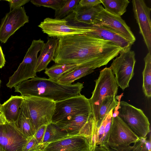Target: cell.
<instances>
[{
	"label": "cell",
	"instance_id": "d6986e66",
	"mask_svg": "<svg viewBox=\"0 0 151 151\" xmlns=\"http://www.w3.org/2000/svg\"><path fill=\"white\" fill-rule=\"evenodd\" d=\"M24 100V98L21 96H11L8 100L1 105L0 111L7 122L15 123L17 121Z\"/></svg>",
	"mask_w": 151,
	"mask_h": 151
},
{
	"label": "cell",
	"instance_id": "f546056e",
	"mask_svg": "<svg viewBox=\"0 0 151 151\" xmlns=\"http://www.w3.org/2000/svg\"><path fill=\"white\" fill-rule=\"evenodd\" d=\"M80 0H66L62 7L55 12V18L61 19L72 12L78 4Z\"/></svg>",
	"mask_w": 151,
	"mask_h": 151
},
{
	"label": "cell",
	"instance_id": "cb8c5ba5",
	"mask_svg": "<svg viewBox=\"0 0 151 151\" xmlns=\"http://www.w3.org/2000/svg\"><path fill=\"white\" fill-rule=\"evenodd\" d=\"M118 102L116 96H107L102 101L99 108L98 120L95 127L94 136L96 143L98 128L107 114L111 110L115 109L118 104Z\"/></svg>",
	"mask_w": 151,
	"mask_h": 151
},
{
	"label": "cell",
	"instance_id": "e575fe53",
	"mask_svg": "<svg viewBox=\"0 0 151 151\" xmlns=\"http://www.w3.org/2000/svg\"><path fill=\"white\" fill-rule=\"evenodd\" d=\"M101 3V0H81L78 4L81 6L93 7Z\"/></svg>",
	"mask_w": 151,
	"mask_h": 151
},
{
	"label": "cell",
	"instance_id": "9c48e42d",
	"mask_svg": "<svg viewBox=\"0 0 151 151\" xmlns=\"http://www.w3.org/2000/svg\"><path fill=\"white\" fill-rule=\"evenodd\" d=\"M119 55L113 59L110 68L116 83L123 90L128 87L129 82L134 75L136 62L135 53L131 50L122 51Z\"/></svg>",
	"mask_w": 151,
	"mask_h": 151
},
{
	"label": "cell",
	"instance_id": "f35d334b",
	"mask_svg": "<svg viewBox=\"0 0 151 151\" xmlns=\"http://www.w3.org/2000/svg\"><path fill=\"white\" fill-rule=\"evenodd\" d=\"M0 151H5L0 146Z\"/></svg>",
	"mask_w": 151,
	"mask_h": 151
},
{
	"label": "cell",
	"instance_id": "60d3db41",
	"mask_svg": "<svg viewBox=\"0 0 151 151\" xmlns=\"http://www.w3.org/2000/svg\"><path fill=\"white\" fill-rule=\"evenodd\" d=\"M1 80L0 79V85H1Z\"/></svg>",
	"mask_w": 151,
	"mask_h": 151
},
{
	"label": "cell",
	"instance_id": "6da1fadb",
	"mask_svg": "<svg viewBox=\"0 0 151 151\" xmlns=\"http://www.w3.org/2000/svg\"><path fill=\"white\" fill-rule=\"evenodd\" d=\"M111 42L86 34L59 38L53 61L57 64L106 65L122 51Z\"/></svg>",
	"mask_w": 151,
	"mask_h": 151
},
{
	"label": "cell",
	"instance_id": "2e32d148",
	"mask_svg": "<svg viewBox=\"0 0 151 151\" xmlns=\"http://www.w3.org/2000/svg\"><path fill=\"white\" fill-rule=\"evenodd\" d=\"M88 139L84 136H70L48 143L43 151H91Z\"/></svg>",
	"mask_w": 151,
	"mask_h": 151
},
{
	"label": "cell",
	"instance_id": "1f68e13d",
	"mask_svg": "<svg viewBox=\"0 0 151 151\" xmlns=\"http://www.w3.org/2000/svg\"><path fill=\"white\" fill-rule=\"evenodd\" d=\"M44 147L43 145L39 144L33 136L28 139L23 151H37L42 150Z\"/></svg>",
	"mask_w": 151,
	"mask_h": 151
},
{
	"label": "cell",
	"instance_id": "f1b7e54d",
	"mask_svg": "<svg viewBox=\"0 0 151 151\" xmlns=\"http://www.w3.org/2000/svg\"><path fill=\"white\" fill-rule=\"evenodd\" d=\"M77 65L57 64L45 70V73L53 81H57L64 74L73 70Z\"/></svg>",
	"mask_w": 151,
	"mask_h": 151
},
{
	"label": "cell",
	"instance_id": "30bf717a",
	"mask_svg": "<svg viewBox=\"0 0 151 151\" xmlns=\"http://www.w3.org/2000/svg\"><path fill=\"white\" fill-rule=\"evenodd\" d=\"M93 25L112 31L125 39L132 44L136 40L134 35L125 21L121 17L108 12L104 8L96 17Z\"/></svg>",
	"mask_w": 151,
	"mask_h": 151
},
{
	"label": "cell",
	"instance_id": "4316f807",
	"mask_svg": "<svg viewBox=\"0 0 151 151\" xmlns=\"http://www.w3.org/2000/svg\"><path fill=\"white\" fill-rule=\"evenodd\" d=\"M105 10L115 16L121 17L127 11L130 3L128 0H101Z\"/></svg>",
	"mask_w": 151,
	"mask_h": 151
},
{
	"label": "cell",
	"instance_id": "74e56055",
	"mask_svg": "<svg viewBox=\"0 0 151 151\" xmlns=\"http://www.w3.org/2000/svg\"><path fill=\"white\" fill-rule=\"evenodd\" d=\"M91 151H107L103 147L100 146H97L94 149Z\"/></svg>",
	"mask_w": 151,
	"mask_h": 151
},
{
	"label": "cell",
	"instance_id": "ba28073f",
	"mask_svg": "<svg viewBox=\"0 0 151 151\" xmlns=\"http://www.w3.org/2000/svg\"><path fill=\"white\" fill-rule=\"evenodd\" d=\"M91 113L89 99L81 94L55 102L51 122L56 123L69 116Z\"/></svg>",
	"mask_w": 151,
	"mask_h": 151
},
{
	"label": "cell",
	"instance_id": "603a6c76",
	"mask_svg": "<svg viewBox=\"0 0 151 151\" xmlns=\"http://www.w3.org/2000/svg\"><path fill=\"white\" fill-rule=\"evenodd\" d=\"M107 151H151V136L147 139V137L139 138L134 143L132 146H110L106 144L101 146Z\"/></svg>",
	"mask_w": 151,
	"mask_h": 151
},
{
	"label": "cell",
	"instance_id": "7a4b0ae2",
	"mask_svg": "<svg viewBox=\"0 0 151 151\" xmlns=\"http://www.w3.org/2000/svg\"><path fill=\"white\" fill-rule=\"evenodd\" d=\"M83 84H65L49 78L35 77L14 87L23 97L35 96L56 102L81 94Z\"/></svg>",
	"mask_w": 151,
	"mask_h": 151
},
{
	"label": "cell",
	"instance_id": "4dcf8cb0",
	"mask_svg": "<svg viewBox=\"0 0 151 151\" xmlns=\"http://www.w3.org/2000/svg\"><path fill=\"white\" fill-rule=\"evenodd\" d=\"M66 0H32L31 2L37 6L50 8L55 11L59 10L63 6Z\"/></svg>",
	"mask_w": 151,
	"mask_h": 151
},
{
	"label": "cell",
	"instance_id": "484cf974",
	"mask_svg": "<svg viewBox=\"0 0 151 151\" xmlns=\"http://www.w3.org/2000/svg\"><path fill=\"white\" fill-rule=\"evenodd\" d=\"M114 110H111L107 114L98 129L96 146H101L107 142L111 125Z\"/></svg>",
	"mask_w": 151,
	"mask_h": 151
},
{
	"label": "cell",
	"instance_id": "ab89813d",
	"mask_svg": "<svg viewBox=\"0 0 151 151\" xmlns=\"http://www.w3.org/2000/svg\"><path fill=\"white\" fill-rule=\"evenodd\" d=\"M1 104L0 103V109H1Z\"/></svg>",
	"mask_w": 151,
	"mask_h": 151
},
{
	"label": "cell",
	"instance_id": "e0dca14e",
	"mask_svg": "<svg viewBox=\"0 0 151 151\" xmlns=\"http://www.w3.org/2000/svg\"><path fill=\"white\" fill-rule=\"evenodd\" d=\"M104 8L101 4L87 7L78 4L73 11L64 18L69 26L80 27L83 25H93L96 17Z\"/></svg>",
	"mask_w": 151,
	"mask_h": 151
},
{
	"label": "cell",
	"instance_id": "4fadbf2b",
	"mask_svg": "<svg viewBox=\"0 0 151 151\" xmlns=\"http://www.w3.org/2000/svg\"><path fill=\"white\" fill-rule=\"evenodd\" d=\"M38 26L43 33L49 37H60L75 35L86 34L87 29L85 27H77L67 25L65 18L61 19L45 18Z\"/></svg>",
	"mask_w": 151,
	"mask_h": 151
},
{
	"label": "cell",
	"instance_id": "5b68a950",
	"mask_svg": "<svg viewBox=\"0 0 151 151\" xmlns=\"http://www.w3.org/2000/svg\"><path fill=\"white\" fill-rule=\"evenodd\" d=\"M45 44L41 39L32 41L22 62L9 78L6 84L8 87L11 88L22 81L36 76L38 54Z\"/></svg>",
	"mask_w": 151,
	"mask_h": 151
},
{
	"label": "cell",
	"instance_id": "44dd1931",
	"mask_svg": "<svg viewBox=\"0 0 151 151\" xmlns=\"http://www.w3.org/2000/svg\"><path fill=\"white\" fill-rule=\"evenodd\" d=\"M97 68L96 65L89 64L77 65L73 70L62 76L57 81L65 84H72L75 81L92 73Z\"/></svg>",
	"mask_w": 151,
	"mask_h": 151
},
{
	"label": "cell",
	"instance_id": "d6a6232c",
	"mask_svg": "<svg viewBox=\"0 0 151 151\" xmlns=\"http://www.w3.org/2000/svg\"><path fill=\"white\" fill-rule=\"evenodd\" d=\"M46 127V125H43L40 127L36 131L33 136L39 144H42V141L45 133Z\"/></svg>",
	"mask_w": 151,
	"mask_h": 151
},
{
	"label": "cell",
	"instance_id": "d590c367",
	"mask_svg": "<svg viewBox=\"0 0 151 151\" xmlns=\"http://www.w3.org/2000/svg\"><path fill=\"white\" fill-rule=\"evenodd\" d=\"M6 60L1 48L0 45V68L3 67L5 63Z\"/></svg>",
	"mask_w": 151,
	"mask_h": 151
},
{
	"label": "cell",
	"instance_id": "52a82bcc",
	"mask_svg": "<svg viewBox=\"0 0 151 151\" xmlns=\"http://www.w3.org/2000/svg\"><path fill=\"white\" fill-rule=\"evenodd\" d=\"M23 97L27 106L31 124L35 132L40 127L51 122L55 102L35 96Z\"/></svg>",
	"mask_w": 151,
	"mask_h": 151
},
{
	"label": "cell",
	"instance_id": "8d00e7d4",
	"mask_svg": "<svg viewBox=\"0 0 151 151\" xmlns=\"http://www.w3.org/2000/svg\"><path fill=\"white\" fill-rule=\"evenodd\" d=\"M6 120L3 113L0 111V125L5 124Z\"/></svg>",
	"mask_w": 151,
	"mask_h": 151
},
{
	"label": "cell",
	"instance_id": "7402d4cb",
	"mask_svg": "<svg viewBox=\"0 0 151 151\" xmlns=\"http://www.w3.org/2000/svg\"><path fill=\"white\" fill-rule=\"evenodd\" d=\"M14 124L16 128L28 139L34 135L35 132L31 124L24 100L22 105L19 118Z\"/></svg>",
	"mask_w": 151,
	"mask_h": 151
},
{
	"label": "cell",
	"instance_id": "ffe728a7",
	"mask_svg": "<svg viewBox=\"0 0 151 151\" xmlns=\"http://www.w3.org/2000/svg\"><path fill=\"white\" fill-rule=\"evenodd\" d=\"M59 40V38H49L45 43L37 58V72L45 70L49 63L53 60Z\"/></svg>",
	"mask_w": 151,
	"mask_h": 151
},
{
	"label": "cell",
	"instance_id": "9a60e30c",
	"mask_svg": "<svg viewBox=\"0 0 151 151\" xmlns=\"http://www.w3.org/2000/svg\"><path fill=\"white\" fill-rule=\"evenodd\" d=\"M134 18L149 52L151 53V9L143 0L132 1Z\"/></svg>",
	"mask_w": 151,
	"mask_h": 151
},
{
	"label": "cell",
	"instance_id": "b9f144b4",
	"mask_svg": "<svg viewBox=\"0 0 151 151\" xmlns=\"http://www.w3.org/2000/svg\"><path fill=\"white\" fill-rule=\"evenodd\" d=\"M37 151H43L42 150H40Z\"/></svg>",
	"mask_w": 151,
	"mask_h": 151
},
{
	"label": "cell",
	"instance_id": "277c9868",
	"mask_svg": "<svg viewBox=\"0 0 151 151\" xmlns=\"http://www.w3.org/2000/svg\"><path fill=\"white\" fill-rule=\"evenodd\" d=\"M114 115H117L139 138H145L150 132V124L143 111L127 102L118 100Z\"/></svg>",
	"mask_w": 151,
	"mask_h": 151
},
{
	"label": "cell",
	"instance_id": "ac0fdd59",
	"mask_svg": "<svg viewBox=\"0 0 151 151\" xmlns=\"http://www.w3.org/2000/svg\"><path fill=\"white\" fill-rule=\"evenodd\" d=\"M85 27L87 29L86 34L110 41L121 47L124 51L131 50L133 44L114 32L97 26L86 25Z\"/></svg>",
	"mask_w": 151,
	"mask_h": 151
},
{
	"label": "cell",
	"instance_id": "8992f818",
	"mask_svg": "<svg viewBox=\"0 0 151 151\" xmlns=\"http://www.w3.org/2000/svg\"><path fill=\"white\" fill-rule=\"evenodd\" d=\"M55 124L70 136L79 135L86 137L89 141L91 151L95 148V121L92 113L69 116Z\"/></svg>",
	"mask_w": 151,
	"mask_h": 151
},
{
	"label": "cell",
	"instance_id": "5bb4252c",
	"mask_svg": "<svg viewBox=\"0 0 151 151\" xmlns=\"http://www.w3.org/2000/svg\"><path fill=\"white\" fill-rule=\"evenodd\" d=\"M29 21V17L26 14L24 7L10 11L1 22L0 41L5 43L11 35Z\"/></svg>",
	"mask_w": 151,
	"mask_h": 151
},
{
	"label": "cell",
	"instance_id": "d4e9b609",
	"mask_svg": "<svg viewBox=\"0 0 151 151\" xmlns=\"http://www.w3.org/2000/svg\"><path fill=\"white\" fill-rule=\"evenodd\" d=\"M70 136L56 124L51 122L46 125L42 144L44 145Z\"/></svg>",
	"mask_w": 151,
	"mask_h": 151
},
{
	"label": "cell",
	"instance_id": "836d02e7",
	"mask_svg": "<svg viewBox=\"0 0 151 151\" xmlns=\"http://www.w3.org/2000/svg\"><path fill=\"white\" fill-rule=\"evenodd\" d=\"M9 4L10 11L19 9L30 1L29 0H7Z\"/></svg>",
	"mask_w": 151,
	"mask_h": 151
},
{
	"label": "cell",
	"instance_id": "8fae6325",
	"mask_svg": "<svg viewBox=\"0 0 151 151\" xmlns=\"http://www.w3.org/2000/svg\"><path fill=\"white\" fill-rule=\"evenodd\" d=\"M139 138L117 115L113 114L111 125L106 143L112 146L130 145Z\"/></svg>",
	"mask_w": 151,
	"mask_h": 151
},
{
	"label": "cell",
	"instance_id": "3957f363",
	"mask_svg": "<svg viewBox=\"0 0 151 151\" xmlns=\"http://www.w3.org/2000/svg\"><path fill=\"white\" fill-rule=\"evenodd\" d=\"M95 81V87L91 97L89 99L95 121L94 129L102 101L108 96H116L118 87L114 75L110 67H106L101 70L98 78Z\"/></svg>",
	"mask_w": 151,
	"mask_h": 151
},
{
	"label": "cell",
	"instance_id": "83f0119b",
	"mask_svg": "<svg viewBox=\"0 0 151 151\" xmlns=\"http://www.w3.org/2000/svg\"><path fill=\"white\" fill-rule=\"evenodd\" d=\"M145 66L142 72V89L148 98L151 96V53L148 52L144 58Z\"/></svg>",
	"mask_w": 151,
	"mask_h": 151
},
{
	"label": "cell",
	"instance_id": "7c38bea8",
	"mask_svg": "<svg viewBox=\"0 0 151 151\" xmlns=\"http://www.w3.org/2000/svg\"><path fill=\"white\" fill-rule=\"evenodd\" d=\"M28 140L14 123L0 125V146L5 151H23Z\"/></svg>",
	"mask_w": 151,
	"mask_h": 151
}]
</instances>
